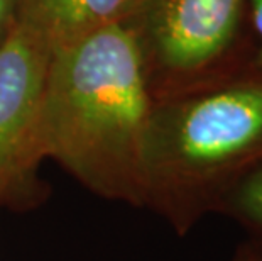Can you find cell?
Wrapping results in <instances>:
<instances>
[{"label":"cell","instance_id":"obj_1","mask_svg":"<svg viewBox=\"0 0 262 261\" xmlns=\"http://www.w3.org/2000/svg\"><path fill=\"white\" fill-rule=\"evenodd\" d=\"M146 54L130 22L53 51L39 153L105 197L142 204V151L154 109Z\"/></svg>","mask_w":262,"mask_h":261},{"label":"cell","instance_id":"obj_5","mask_svg":"<svg viewBox=\"0 0 262 261\" xmlns=\"http://www.w3.org/2000/svg\"><path fill=\"white\" fill-rule=\"evenodd\" d=\"M139 0H17V22L53 51L129 19Z\"/></svg>","mask_w":262,"mask_h":261},{"label":"cell","instance_id":"obj_4","mask_svg":"<svg viewBox=\"0 0 262 261\" xmlns=\"http://www.w3.org/2000/svg\"><path fill=\"white\" fill-rule=\"evenodd\" d=\"M242 0H152L146 37L152 58L171 76L202 73L225 53Z\"/></svg>","mask_w":262,"mask_h":261},{"label":"cell","instance_id":"obj_3","mask_svg":"<svg viewBox=\"0 0 262 261\" xmlns=\"http://www.w3.org/2000/svg\"><path fill=\"white\" fill-rule=\"evenodd\" d=\"M53 48L22 24L0 49V204L41 159L39 121Z\"/></svg>","mask_w":262,"mask_h":261},{"label":"cell","instance_id":"obj_7","mask_svg":"<svg viewBox=\"0 0 262 261\" xmlns=\"http://www.w3.org/2000/svg\"><path fill=\"white\" fill-rule=\"evenodd\" d=\"M17 26V0H0V49Z\"/></svg>","mask_w":262,"mask_h":261},{"label":"cell","instance_id":"obj_2","mask_svg":"<svg viewBox=\"0 0 262 261\" xmlns=\"http://www.w3.org/2000/svg\"><path fill=\"white\" fill-rule=\"evenodd\" d=\"M262 168V80H245L152 109L142 151V204L178 231Z\"/></svg>","mask_w":262,"mask_h":261},{"label":"cell","instance_id":"obj_8","mask_svg":"<svg viewBox=\"0 0 262 261\" xmlns=\"http://www.w3.org/2000/svg\"><path fill=\"white\" fill-rule=\"evenodd\" d=\"M252 5V19L255 26V32L259 36V54H257V66L262 70V0H250Z\"/></svg>","mask_w":262,"mask_h":261},{"label":"cell","instance_id":"obj_9","mask_svg":"<svg viewBox=\"0 0 262 261\" xmlns=\"http://www.w3.org/2000/svg\"><path fill=\"white\" fill-rule=\"evenodd\" d=\"M233 261H260V258L255 254L252 249H250L249 244H241L238 249L235 251V256H233Z\"/></svg>","mask_w":262,"mask_h":261},{"label":"cell","instance_id":"obj_6","mask_svg":"<svg viewBox=\"0 0 262 261\" xmlns=\"http://www.w3.org/2000/svg\"><path fill=\"white\" fill-rule=\"evenodd\" d=\"M220 212L242 227L250 249L262 261V168L250 173L225 197Z\"/></svg>","mask_w":262,"mask_h":261}]
</instances>
